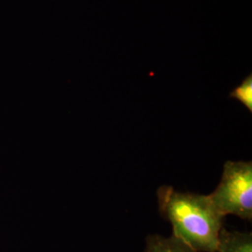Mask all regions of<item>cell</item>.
<instances>
[{"mask_svg":"<svg viewBox=\"0 0 252 252\" xmlns=\"http://www.w3.org/2000/svg\"><path fill=\"white\" fill-rule=\"evenodd\" d=\"M159 210L171 223L173 236L198 252H217L224 217L208 195L180 192L171 186L157 189Z\"/></svg>","mask_w":252,"mask_h":252,"instance_id":"cell-1","label":"cell"},{"mask_svg":"<svg viewBox=\"0 0 252 252\" xmlns=\"http://www.w3.org/2000/svg\"><path fill=\"white\" fill-rule=\"evenodd\" d=\"M223 215L252 220V162L227 161L216 189L208 195Z\"/></svg>","mask_w":252,"mask_h":252,"instance_id":"cell-2","label":"cell"},{"mask_svg":"<svg viewBox=\"0 0 252 252\" xmlns=\"http://www.w3.org/2000/svg\"><path fill=\"white\" fill-rule=\"evenodd\" d=\"M217 252H252V233L228 231L222 228L218 239Z\"/></svg>","mask_w":252,"mask_h":252,"instance_id":"cell-3","label":"cell"},{"mask_svg":"<svg viewBox=\"0 0 252 252\" xmlns=\"http://www.w3.org/2000/svg\"><path fill=\"white\" fill-rule=\"evenodd\" d=\"M230 97L238 100L252 112V76H248L243 82L231 92Z\"/></svg>","mask_w":252,"mask_h":252,"instance_id":"cell-5","label":"cell"},{"mask_svg":"<svg viewBox=\"0 0 252 252\" xmlns=\"http://www.w3.org/2000/svg\"><path fill=\"white\" fill-rule=\"evenodd\" d=\"M144 252H198L175 236L150 234L146 238Z\"/></svg>","mask_w":252,"mask_h":252,"instance_id":"cell-4","label":"cell"}]
</instances>
